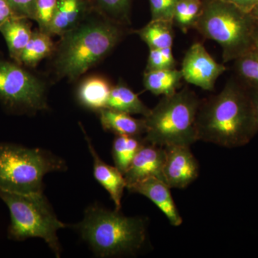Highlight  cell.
Returning a JSON list of instances; mask_svg holds the SVG:
<instances>
[{
  "mask_svg": "<svg viewBox=\"0 0 258 258\" xmlns=\"http://www.w3.org/2000/svg\"><path fill=\"white\" fill-rule=\"evenodd\" d=\"M196 125L198 141L226 148L249 144L258 133L252 91L229 80L219 94L200 102Z\"/></svg>",
  "mask_w": 258,
  "mask_h": 258,
  "instance_id": "1",
  "label": "cell"
},
{
  "mask_svg": "<svg viewBox=\"0 0 258 258\" xmlns=\"http://www.w3.org/2000/svg\"><path fill=\"white\" fill-rule=\"evenodd\" d=\"M123 36L120 23L107 18L81 22L62 36L55 68L61 78L79 79L108 55Z\"/></svg>",
  "mask_w": 258,
  "mask_h": 258,
  "instance_id": "2",
  "label": "cell"
},
{
  "mask_svg": "<svg viewBox=\"0 0 258 258\" xmlns=\"http://www.w3.org/2000/svg\"><path fill=\"white\" fill-rule=\"evenodd\" d=\"M81 237L93 252L102 257L137 252L147 239V221L140 217H126L101 207L91 206L79 224Z\"/></svg>",
  "mask_w": 258,
  "mask_h": 258,
  "instance_id": "3",
  "label": "cell"
},
{
  "mask_svg": "<svg viewBox=\"0 0 258 258\" xmlns=\"http://www.w3.org/2000/svg\"><path fill=\"white\" fill-rule=\"evenodd\" d=\"M200 102L195 93L187 87L171 96H163L157 106L144 117V140L162 147H190L198 142L196 120Z\"/></svg>",
  "mask_w": 258,
  "mask_h": 258,
  "instance_id": "4",
  "label": "cell"
},
{
  "mask_svg": "<svg viewBox=\"0 0 258 258\" xmlns=\"http://www.w3.org/2000/svg\"><path fill=\"white\" fill-rule=\"evenodd\" d=\"M257 22L224 0H203V9L194 28L204 37L217 42L224 62L235 60L254 48L253 35Z\"/></svg>",
  "mask_w": 258,
  "mask_h": 258,
  "instance_id": "5",
  "label": "cell"
},
{
  "mask_svg": "<svg viewBox=\"0 0 258 258\" xmlns=\"http://www.w3.org/2000/svg\"><path fill=\"white\" fill-rule=\"evenodd\" d=\"M0 199L10 213L8 237L23 241L32 237L43 239L57 257L60 245L57 231L64 225L57 219L42 192L19 194L0 190Z\"/></svg>",
  "mask_w": 258,
  "mask_h": 258,
  "instance_id": "6",
  "label": "cell"
},
{
  "mask_svg": "<svg viewBox=\"0 0 258 258\" xmlns=\"http://www.w3.org/2000/svg\"><path fill=\"white\" fill-rule=\"evenodd\" d=\"M66 163L41 149L0 143V190L13 193L42 192L47 173L63 171Z\"/></svg>",
  "mask_w": 258,
  "mask_h": 258,
  "instance_id": "7",
  "label": "cell"
},
{
  "mask_svg": "<svg viewBox=\"0 0 258 258\" xmlns=\"http://www.w3.org/2000/svg\"><path fill=\"white\" fill-rule=\"evenodd\" d=\"M0 102L15 113L46 109L45 84L21 64L0 60Z\"/></svg>",
  "mask_w": 258,
  "mask_h": 258,
  "instance_id": "8",
  "label": "cell"
},
{
  "mask_svg": "<svg viewBox=\"0 0 258 258\" xmlns=\"http://www.w3.org/2000/svg\"><path fill=\"white\" fill-rule=\"evenodd\" d=\"M226 70L223 64L218 63L210 55L203 44L196 42L185 53L180 71L183 79L189 84L211 91Z\"/></svg>",
  "mask_w": 258,
  "mask_h": 258,
  "instance_id": "9",
  "label": "cell"
},
{
  "mask_svg": "<svg viewBox=\"0 0 258 258\" xmlns=\"http://www.w3.org/2000/svg\"><path fill=\"white\" fill-rule=\"evenodd\" d=\"M165 159L163 177L170 188L184 189L198 177L200 166L189 146L173 145L164 147Z\"/></svg>",
  "mask_w": 258,
  "mask_h": 258,
  "instance_id": "10",
  "label": "cell"
},
{
  "mask_svg": "<svg viewBox=\"0 0 258 258\" xmlns=\"http://www.w3.org/2000/svg\"><path fill=\"white\" fill-rule=\"evenodd\" d=\"M164 147L147 143L144 140L143 144L123 174L127 189L149 177L154 176L164 180Z\"/></svg>",
  "mask_w": 258,
  "mask_h": 258,
  "instance_id": "11",
  "label": "cell"
},
{
  "mask_svg": "<svg viewBox=\"0 0 258 258\" xmlns=\"http://www.w3.org/2000/svg\"><path fill=\"white\" fill-rule=\"evenodd\" d=\"M171 188L164 180L149 177L128 188L131 192L138 193L150 200L165 215L174 227H179L183 220L176 208L170 191Z\"/></svg>",
  "mask_w": 258,
  "mask_h": 258,
  "instance_id": "12",
  "label": "cell"
},
{
  "mask_svg": "<svg viewBox=\"0 0 258 258\" xmlns=\"http://www.w3.org/2000/svg\"><path fill=\"white\" fill-rule=\"evenodd\" d=\"M86 140L93 159L94 177L109 194L115 204V210H120L123 191L126 188L124 176L115 166L108 165L102 160L87 136Z\"/></svg>",
  "mask_w": 258,
  "mask_h": 258,
  "instance_id": "13",
  "label": "cell"
},
{
  "mask_svg": "<svg viewBox=\"0 0 258 258\" xmlns=\"http://www.w3.org/2000/svg\"><path fill=\"white\" fill-rule=\"evenodd\" d=\"M88 8L86 0H57L49 34L62 37L83 21Z\"/></svg>",
  "mask_w": 258,
  "mask_h": 258,
  "instance_id": "14",
  "label": "cell"
},
{
  "mask_svg": "<svg viewBox=\"0 0 258 258\" xmlns=\"http://www.w3.org/2000/svg\"><path fill=\"white\" fill-rule=\"evenodd\" d=\"M29 20L27 18L13 17L0 26V32L7 42L10 57L20 64L22 53L33 32Z\"/></svg>",
  "mask_w": 258,
  "mask_h": 258,
  "instance_id": "15",
  "label": "cell"
},
{
  "mask_svg": "<svg viewBox=\"0 0 258 258\" xmlns=\"http://www.w3.org/2000/svg\"><path fill=\"white\" fill-rule=\"evenodd\" d=\"M98 113L103 128L115 135L141 137L146 133L144 118L137 119L128 113L107 108L100 110Z\"/></svg>",
  "mask_w": 258,
  "mask_h": 258,
  "instance_id": "16",
  "label": "cell"
},
{
  "mask_svg": "<svg viewBox=\"0 0 258 258\" xmlns=\"http://www.w3.org/2000/svg\"><path fill=\"white\" fill-rule=\"evenodd\" d=\"M112 86L106 79L92 76L85 79L78 89V99L82 106L99 111L106 107Z\"/></svg>",
  "mask_w": 258,
  "mask_h": 258,
  "instance_id": "17",
  "label": "cell"
},
{
  "mask_svg": "<svg viewBox=\"0 0 258 258\" xmlns=\"http://www.w3.org/2000/svg\"><path fill=\"white\" fill-rule=\"evenodd\" d=\"M106 108L131 115H142L144 117L147 116L151 110L137 93L122 82L112 87Z\"/></svg>",
  "mask_w": 258,
  "mask_h": 258,
  "instance_id": "18",
  "label": "cell"
},
{
  "mask_svg": "<svg viewBox=\"0 0 258 258\" xmlns=\"http://www.w3.org/2000/svg\"><path fill=\"white\" fill-rule=\"evenodd\" d=\"M182 79L180 70H156L145 71L143 83L146 89L155 96H167L177 91Z\"/></svg>",
  "mask_w": 258,
  "mask_h": 258,
  "instance_id": "19",
  "label": "cell"
},
{
  "mask_svg": "<svg viewBox=\"0 0 258 258\" xmlns=\"http://www.w3.org/2000/svg\"><path fill=\"white\" fill-rule=\"evenodd\" d=\"M174 23L166 20H151L135 33L148 45L149 49H164L172 47L174 43Z\"/></svg>",
  "mask_w": 258,
  "mask_h": 258,
  "instance_id": "20",
  "label": "cell"
},
{
  "mask_svg": "<svg viewBox=\"0 0 258 258\" xmlns=\"http://www.w3.org/2000/svg\"><path fill=\"white\" fill-rule=\"evenodd\" d=\"M50 36L39 30L32 32L31 38L22 53L20 64L34 68L50 55L55 47Z\"/></svg>",
  "mask_w": 258,
  "mask_h": 258,
  "instance_id": "21",
  "label": "cell"
},
{
  "mask_svg": "<svg viewBox=\"0 0 258 258\" xmlns=\"http://www.w3.org/2000/svg\"><path fill=\"white\" fill-rule=\"evenodd\" d=\"M144 143L139 137L116 135L112 146V155L115 166L124 174L137 152Z\"/></svg>",
  "mask_w": 258,
  "mask_h": 258,
  "instance_id": "22",
  "label": "cell"
},
{
  "mask_svg": "<svg viewBox=\"0 0 258 258\" xmlns=\"http://www.w3.org/2000/svg\"><path fill=\"white\" fill-rule=\"evenodd\" d=\"M235 61L239 81L251 91H258V50L254 47Z\"/></svg>",
  "mask_w": 258,
  "mask_h": 258,
  "instance_id": "23",
  "label": "cell"
},
{
  "mask_svg": "<svg viewBox=\"0 0 258 258\" xmlns=\"http://www.w3.org/2000/svg\"><path fill=\"white\" fill-rule=\"evenodd\" d=\"M203 0H179L174 11L173 23L186 33L194 28L201 14Z\"/></svg>",
  "mask_w": 258,
  "mask_h": 258,
  "instance_id": "24",
  "label": "cell"
},
{
  "mask_svg": "<svg viewBox=\"0 0 258 258\" xmlns=\"http://www.w3.org/2000/svg\"><path fill=\"white\" fill-rule=\"evenodd\" d=\"M98 10L117 23L129 21L132 0H93Z\"/></svg>",
  "mask_w": 258,
  "mask_h": 258,
  "instance_id": "25",
  "label": "cell"
},
{
  "mask_svg": "<svg viewBox=\"0 0 258 258\" xmlns=\"http://www.w3.org/2000/svg\"><path fill=\"white\" fill-rule=\"evenodd\" d=\"M57 5V0H36L35 20L40 31L49 34Z\"/></svg>",
  "mask_w": 258,
  "mask_h": 258,
  "instance_id": "26",
  "label": "cell"
},
{
  "mask_svg": "<svg viewBox=\"0 0 258 258\" xmlns=\"http://www.w3.org/2000/svg\"><path fill=\"white\" fill-rule=\"evenodd\" d=\"M152 20L173 22L174 11L179 0H149Z\"/></svg>",
  "mask_w": 258,
  "mask_h": 258,
  "instance_id": "27",
  "label": "cell"
},
{
  "mask_svg": "<svg viewBox=\"0 0 258 258\" xmlns=\"http://www.w3.org/2000/svg\"><path fill=\"white\" fill-rule=\"evenodd\" d=\"M16 17L35 20L36 0H7Z\"/></svg>",
  "mask_w": 258,
  "mask_h": 258,
  "instance_id": "28",
  "label": "cell"
},
{
  "mask_svg": "<svg viewBox=\"0 0 258 258\" xmlns=\"http://www.w3.org/2000/svg\"><path fill=\"white\" fill-rule=\"evenodd\" d=\"M169 69L163 57L160 49H149L146 71H156V70Z\"/></svg>",
  "mask_w": 258,
  "mask_h": 258,
  "instance_id": "29",
  "label": "cell"
},
{
  "mask_svg": "<svg viewBox=\"0 0 258 258\" xmlns=\"http://www.w3.org/2000/svg\"><path fill=\"white\" fill-rule=\"evenodd\" d=\"M15 16L7 0H0V26L7 20Z\"/></svg>",
  "mask_w": 258,
  "mask_h": 258,
  "instance_id": "30",
  "label": "cell"
},
{
  "mask_svg": "<svg viewBox=\"0 0 258 258\" xmlns=\"http://www.w3.org/2000/svg\"><path fill=\"white\" fill-rule=\"evenodd\" d=\"M224 1L235 5L240 10L249 13L258 3V0H224Z\"/></svg>",
  "mask_w": 258,
  "mask_h": 258,
  "instance_id": "31",
  "label": "cell"
},
{
  "mask_svg": "<svg viewBox=\"0 0 258 258\" xmlns=\"http://www.w3.org/2000/svg\"><path fill=\"white\" fill-rule=\"evenodd\" d=\"M252 104H253L254 117L258 130V91H252Z\"/></svg>",
  "mask_w": 258,
  "mask_h": 258,
  "instance_id": "32",
  "label": "cell"
},
{
  "mask_svg": "<svg viewBox=\"0 0 258 258\" xmlns=\"http://www.w3.org/2000/svg\"><path fill=\"white\" fill-rule=\"evenodd\" d=\"M254 47L258 50V23L254 29L253 35Z\"/></svg>",
  "mask_w": 258,
  "mask_h": 258,
  "instance_id": "33",
  "label": "cell"
},
{
  "mask_svg": "<svg viewBox=\"0 0 258 258\" xmlns=\"http://www.w3.org/2000/svg\"><path fill=\"white\" fill-rule=\"evenodd\" d=\"M250 13L258 23V3L255 5V7L252 9Z\"/></svg>",
  "mask_w": 258,
  "mask_h": 258,
  "instance_id": "34",
  "label": "cell"
}]
</instances>
